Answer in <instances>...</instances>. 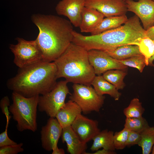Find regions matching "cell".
<instances>
[{"label": "cell", "instance_id": "obj_1", "mask_svg": "<svg viewBox=\"0 0 154 154\" xmlns=\"http://www.w3.org/2000/svg\"><path fill=\"white\" fill-rule=\"evenodd\" d=\"M31 19L39 30L36 40L43 60L54 61L72 42V24L66 19L52 15L36 14Z\"/></svg>", "mask_w": 154, "mask_h": 154}, {"label": "cell", "instance_id": "obj_2", "mask_svg": "<svg viewBox=\"0 0 154 154\" xmlns=\"http://www.w3.org/2000/svg\"><path fill=\"white\" fill-rule=\"evenodd\" d=\"M135 15L123 25L94 35L85 36L74 30L72 42L87 51L109 50L126 45H138L145 36V30Z\"/></svg>", "mask_w": 154, "mask_h": 154}, {"label": "cell", "instance_id": "obj_3", "mask_svg": "<svg viewBox=\"0 0 154 154\" xmlns=\"http://www.w3.org/2000/svg\"><path fill=\"white\" fill-rule=\"evenodd\" d=\"M57 79V69L54 62L43 60L19 68L16 75L8 80L7 85L13 92L29 98L50 92Z\"/></svg>", "mask_w": 154, "mask_h": 154}, {"label": "cell", "instance_id": "obj_4", "mask_svg": "<svg viewBox=\"0 0 154 154\" xmlns=\"http://www.w3.org/2000/svg\"><path fill=\"white\" fill-rule=\"evenodd\" d=\"M57 77L64 78L68 82L91 86L96 76L88 58V51L72 42L54 61Z\"/></svg>", "mask_w": 154, "mask_h": 154}, {"label": "cell", "instance_id": "obj_5", "mask_svg": "<svg viewBox=\"0 0 154 154\" xmlns=\"http://www.w3.org/2000/svg\"><path fill=\"white\" fill-rule=\"evenodd\" d=\"M39 96L27 98L13 92V103L9 107V110L13 119L17 122L19 131L28 130L35 132L37 130V110Z\"/></svg>", "mask_w": 154, "mask_h": 154}, {"label": "cell", "instance_id": "obj_6", "mask_svg": "<svg viewBox=\"0 0 154 154\" xmlns=\"http://www.w3.org/2000/svg\"><path fill=\"white\" fill-rule=\"evenodd\" d=\"M72 88L73 92L70 94V100L79 106L83 114L100 111L104 103L105 96L99 95L91 86L74 84Z\"/></svg>", "mask_w": 154, "mask_h": 154}, {"label": "cell", "instance_id": "obj_7", "mask_svg": "<svg viewBox=\"0 0 154 154\" xmlns=\"http://www.w3.org/2000/svg\"><path fill=\"white\" fill-rule=\"evenodd\" d=\"M66 80L57 82L50 92L39 96L38 103L39 111L45 112L50 117H55L58 111L65 105L67 95L71 93Z\"/></svg>", "mask_w": 154, "mask_h": 154}, {"label": "cell", "instance_id": "obj_8", "mask_svg": "<svg viewBox=\"0 0 154 154\" xmlns=\"http://www.w3.org/2000/svg\"><path fill=\"white\" fill-rule=\"evenodd\" d=\"M16 40L17 43L11 44L9 48L14 55V63L19 68L43 60L41 51L36 39L28 41L18 37Z\"/></svg>", "mask_w": 154, "mask_h": 154}, {"label": "cell", "instance_id": "obj_9", "mask_svg": "<svg viewBox=\"0 0 154 154\" xmlns=\"http://www.w3.org/2000/svg\"><path fill=\"white\" fill-rule=\"evenodd\" d=\"M88 51L89 62L96 75H100L111 70H125L127 68V66L113 58L104 51L93 49Z\"/></svg>", "mask_w": 154, "mask_h": 154}, {"label": "cell", "instance_id": "obj_10", "mask_svg": "<svg viewBox=\"0 0 154 154\" xmlns=\"http://www.w3.org/2000/svg\"><path fill=\"white\" fill-rule=\"evenodd\" d=\"M127 11L134 13L140 19L146 30L154 25V1L125 0Z\"/></svg>", "mask_w": 154, "mask_h": 154}, {"label": "cell", "instance_id": "obj_11", "mask_svg": "<svg viewBox=\"0 0 154 154\" xmlns=\"http://www.w3.org/2000/svg\"><path fill=\"white\" fill-rule=\"evenodd\" d=\"M85 7L97 10L106 17L125 15L128 11L124 0H85Z\"/></svg>", "mask_w": 154, "mask_h": 154}, {"label": "cell", "instance_id": "obj_12", "mask_svg": "<svg viewBox=\"0 0 154 154\" xmlns=\"http://www.w3.org/2000/svg\"><path fill=\"white\" fill-rule=\"evenodd\" d=\"M62 129L56 118L50 117L46 124L42 127L40 131L41 145L44 149L50 151L58 147Z\"/></svg>", "mask_w": 154, "mask_h": 154}, {"label": "cell", "instance_id": "obj_13", "mask_svg": "<svg viewBox=\"0 0 154 154\" xmlns=\"http://www.w3.org/2000/svg\"><path fill=\"white\" fill-rule=\"evenodd\" d=\"M71 126L80 140L85 143L92 139L100 131L97 121L89 119L81 114L77 116Z\"/></svg>", "mask_w": 154, "mask_h": 154}, {"label": "cell", "instance_id": "obj_14", "mask_svg": "<svg viewBox=\"0 0 154 154\" xmlns=\"http://www.w3.org/2000/svg\"><path fill=\"white\" fill-rule=\"evenodd\" d=\"M85 1V0H61L56 5L55 10L58 14L68 17L74 26L79 27Z\"/></svg>", "mask_w": 154, "mask_h": 154}, {"label": "cell", "instance_id": "obj_15", "mask_svg": "<svg viewBox=\"0 0 154 154\" xmlns=\"http://www.w3.org/2000/svg\"><path fill=\"white\" fill-rule=\"evenodd\" d=\"M104 17L97 10L84 7L81 13L82 20L79 27L80 31L91 33L99 25Z\"/></svg>", "mask_w": 154, "mask_h": 154}, {"label": "cell", "instance_id": "obj_16", "mask_svg": "<svg viewBox=\"0 0 154 154\" xmlns=\"http://www.w3.org/2000/svg\"><path fill=\"white\" fill-rule=\"evenodd\" d=\"M63 143H66L67 151L70 154H85L87 148L86 143H83L70 126L63 128L61 135Z\"/></svg>", "mask_w": 154, "mask_h": 154}, {"label": "cell", "instance_id": "obj_17", "mask_svg": "<svg viewBox=\"0 0 154 154\" xmlns=\"http://www.w3.org/2000/svg\"><path fill=\"white\" fill-rule=\"evenodd\" d=\"M82 110L75 102L70 100L57 112L55 117L62 128L71 126Z\"/></svg>", "mask_w": 154, "mask_h": 154}, {"label": "cell", "instance_id": "obj_18", "mask_svg": "<svg viewBox=\"0 0 154 154\" xmlns=\"http://www.w3.org/2000/svg\"><path fill=\"white\" fill-rule=\"evenodd\" d=\"M91 85L100 95L108 94L116 101L119 100L121 96L116 87L106 80L102 75L96 76Z\"/></svg>", "mask_w": 154, "mask_h": 154}, {"label": "cell", "instance_id": "obj_19", "mask_svg": "<svg viewBox=\"0 0 154 154\" xmlns=\"http://www.w3.org/2000/svg\"><path fill=\"white\" fill-rule=\"evenodd\" d=\"M114 132L107 129L100 131L93 138V142L90 148L91 151H96L102 148L107 150L114 151Z\"/></svg>", "mask_w": 154, "mask_h": 154}, {"label": "cell", "instance_id": "obj_20", "mask_svg": "<svg viewBox=\"0 0 154 154\" xmlns=\"http://www.w3.org/2000/svg\"><path fill=\"white\" fill-rule=\"evenodd\" d=\"M126 15L106 17L92 32L91 35H94L110 30L115 29L124 24L128 20Z\"/></svg>", "mask_w": 154, "mask_h": 154}, {"label": "cell", "instance_id": "obj_21", "mask_svg": "<svg viewBox=\"0 0 154 154\" xmlns=\"http://www.w3.org/2000/svg\"><path fill=\"white\" fill-rule=\"evenodd\" d=\"M104 51L118 60L125 59L135 55L142 54L138 46L134 45H122L112 50Z\"/></svg>", "mask_w": 154, "mask_h": 154}, {"label": "cell", "instance_id": "obj_22", "mask_svg": "<svg viewBox=\"0 0 154 154\" xmlns=\"http://www.w3.org/2000/svg\"><path fill=\"white\" fill-rule=\"evenodd\" d=\"M140 133L141 139L138 145L141 147L143 154H149L154 145V127L149 126Z\"/></svg>", "mask_w": 154, "mask_h": 154}, {"label": "cell", "instance_id": "obj_23", "mask_svg": "<svg viewBox=\"0 0 154 154\" xmlns=\"http://www.w3.org/2000/svg\"><path fill=\"white\" fill-rule=\"evenodd\" d=\"M127 75L124 70H111L103 74L104 78L114 86L117 90L123 89L125 86L123 79Z\"/></svg>", "mask_w": 154, "mask_h": 154}, {"label": "cell", "instance_id": "obj_24", "mask_svg": "<svg viewBox=\"0 0 154 154\" xmlns=\"http://www.w3.org/2000/svg\"><path fill=\"white\" fill-rule=\"evenodd\" d=\"M138 46L140 52L145 57L146 65H148L149 60L154 55V40L145 37L140 39Z\"/></svg>", "mask_w": 154, "mask_h": 154}, {"label": "cell", "instance_id": "obj_25", "mask_svg": "<svg viewBox=\"0 0 154 154\" xmlns=\"http://www.w3.org/2000/svg\"><path fill=\"white\" fill-rule=\"evenodd\" d=\"M142 103L137 98L132 99L128 106L125 108L123 113L126 118L140 117L145 111Z\"/></svg>", "mask_w": 154, "mask_h": 154}, {"label": "cell", "instance_id": "obj_26", "mask_svg": "<svg viewBox=\"0 0 154 154\" xmlns=\"http://www.w3.org/2000/svg\"><path fill=\"white\" fill-rule=\"evenodd\" d=\"M149 126L146 119L142 117H140L126 118L124 127L129 131L141 133Z\"/></svg>", "mask_w": 154, "mask_h": 154}, {"label": "cell", "instance_id": "obj_27", "mask_svg": "<svg viewBox=\"0 0 154 154\" xmlns=\"http://www.w3.org/2000/svg\"><path fill=\"white\" fill-rule=\"evenodd\" d=\"M119 61L126 66L137 69L140 72H142L146 65L145 57L142 54L135 55Z\"/></svg>", "mask_w": 154, "mask_h": 154}, {"label": "cell", "instance_id": "obj_28", "mask_svg": "<svg viewBox=\"0 0 154 154\" xmlns=\"http://www.w3.org/2000/svg\"><path fill=\"white\" fill-rule=\"evenodd\" d=\"M129 130L124 127L119 132L114 134L113 143L115 149L121 150L126 147V143Z\"/></svg>", "mask_w": 154, "mask_h": 154}, {"label": "cell", "instance_id": "obj_29", "mask_svg": "<svg viewBox=\"0 0 154 154\" xmlns=\"http://www.w3.org/2000/svg\"><path fill=\"white\" fill-rule=\"evenodd\" d=\"M23 143L14 145H9L0 147V154H17L23 152L24 149L22 147Z\"/></svg>", "mask_w": 154, "mask_h": 154}, {"label": "cell", "instance_id": "obj_30", "mask_svg": "<svg viewBox=\"0 0 154 154\" xmlns=\"http://www.w3.org/2000/svg\"><path fill=\"white\" fill-rule=\"evenodd\" d=\"M9 121H7L5 131L0 134V147L9 145H15L17 143L10 139L7 134V128Z\"/></svg>", "mask_w": 154, "mask_h": 154}, {"label": "cell", "instance_id": "obj_31", "mask_svg": "<svg viewBox=\"0 0 154 154\" xmlns=\"http://www.w3.org/2000/svg\"><path fill=\"white\" fill-rule=\"evenodd\" d=\"M10 105V100L8 96H5L1 99L0 102V107L2 112L5 115L7 120L9 121L11 118L9 110Z\"/></svg>", "mask_w": 154, "mask_h": 154}, {"label": "cell", "instance_id": "obj_32", "mask_svg": "<svg viewBox=\"0 0 154 154\" xmlns=\"http://www.w3.org/2000/svg\"><path fill=\"white\" fill-rule=\"evenodd\" d=\"M141 138L140 133L130 131L126 143V147H130L138 145Z\"/></svg>", "mask_w": 154, "mask_h": 154}, {"label": "cell", "instance_id": "obj_33", "mask_svg": "<svg viewBox=\"0 0 154 154\" xmlns=\"http://www.w3.org/2000/svg\"><path fill=\"white\" fill-rule=\"evenodd\" d=\"M145 36L154 40V25L146 30Z\"/></svg>", "mask_w": 154, "mask_h": 154}, {"label": "cell", "instance_id": "obj_34", "mask_svg": "<svg viewBox=\"0 0 154 154\" xmlns=\"http://www.w3.org/2000/svg\"><path fill=\"white\" fill-rule=\"evenodd\" d=\"M116 153L114 151H111L107 150L104 149H102L101 150H98L96 151L94 153L92 154H115Z\"/></svg>", "mask_w": 154, "mask_h": 154}, {"label": "cell", "instance_id": "obj_35", "mask_svg": "<svg viewBox=\"0 0 154 154\" xmlns=\"http://www.w3.org/2000/svg\"><path fill=\"white\" fill-rule=\"evenodd\" d=\"M52 154H64V150L62 148H59L58 147L55 148L52 151Z\"/></svg>", "mask_w": 154, "mask_h": 154}, {"label": "cell", "instance_id": "obj_36", "mask_svg": "<svg viewBox=\"0 0 154 154\" xmlns=\"http://www.w3.org/2000/svg\"><path fill=\"white\" fill-rule=\"evenodd\" d=\"M151 154H154V145L153 146L152 150L151 153Z\"/></svg>", "mask_w": 154, "mask_h": 154}, {"label": "cell", "instance_id": "obj_37", "mask_svg": "<svg viewBox=\"0 0 154 154\" xmlns=\"http://www.w3.org/2000/svg\"><path fill=\"white\" fill-rule=\"evenodd\" d=\"M152 0L154 1V0Z\"/></svg>", "mask_w": 154, "mask_h": 154}, {"label": "cell", "instance_id": "obj_38", "mask_svg": "<svg viewBox=\"0 0 154 154\" xmlns=\"http://www.w3.org/2000/svg\"><path fill=\"white\" fill-rule=\"evenodd\" d=\"M124 0L125 1V0Z\"/></svg>", "mask_w": 154, "mask_h": 154}, {"label": "cell", "instance_id": "obj_39", "mask_svg": "<svg viewBox=\"0 0 154 154\" xmlns=\"http://www.w3.org/2000/svg\"></svg>", "mask_w": 154, "mask_h": 154}]
</instances>
